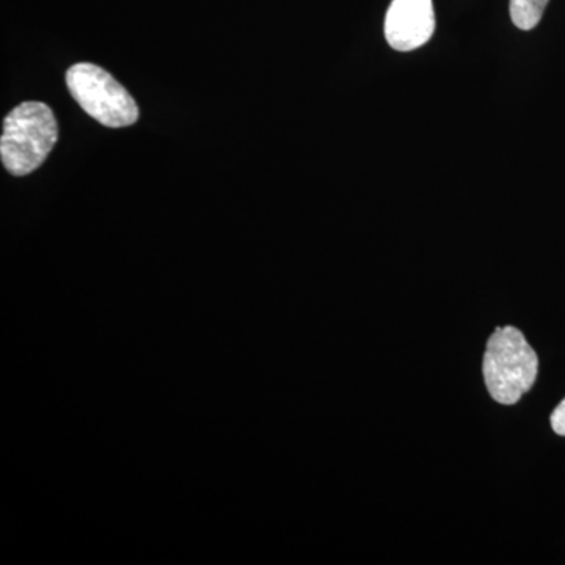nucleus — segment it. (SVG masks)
Masks as SVG:
<instances>
[{
    "label": "nucleus",
    "mask_w": 565,
    "mask_h": 565,
    "mask_svg": "<svg viewBox=\"0 0 565 565\" xmlns=\"http://www.w3.org/2000/svg\"><path fill=\"white\" fill-rule=\"evenodd\" d=\"M57 140V118L51 107L44 103H22L3 120L0 159L7 172L25 177L46 161Z\"/></svg>",
    "instance_id": "1"
},
{
    "label": "nucleus",
    "mask_w": 565,
    "mask_h": 565,
    "mask_svg": "<svg viewBox=\"0 0 565 565\" xmlns=\"http://www.w3.org/2000/svg\"><path fill=\"white\" fill-rule=\"evenodd\" d=\"M537 371V353L525 334L512 326L494 330L487 343L482 373L487 390L497 403H519L533 388Z\"/></svg>",
    "instance_id": "2"
},
{
    "label": "nucleus",
    "mask_w": 565,
    "mask_h": 565,
    "mask_svg": "<svg viewBox=\"0 0 565 565\" xmlns=\"http://www.w3.org/2000/svg\"><path fill=\"white\" fill-rule=\"evenodd\" d=\"M66 85L74 102L107 128H126L139 120L132 96L102 66L76 63L66 71Z\"/></svg>",
    "instance_id": "3"
},
{
    "label": "nucleus",
    "mask_w": 565,
    "mask_h": 565,
    "mask_svg": "<svg viewBox=\"0 0 565 565\" xmlns=\"http://www.w3.org/2000/svg\"><path fill=\"white\" fill-rule=\"evenodd\" d=\"M435 32L433 0H393L385 18V36L399 52L418 50Z\"/></svg>",
    "instance_id": "4"
},
{
    "label": "nucleus",
    "mask_w": 565,
    "mask_h": 565,
    "mask_svg": "<svg viewBox=\"0 0 565 565\" xmlns=\"http://www.w3.org/2000/svg\"><path fill=\"white\" fill-rule=\"evenodd\" d=\"M548 2L550 0H511L509 11L512 22L522 31H533L544 17Z\"/></svg>",
    "instance_id": "5"
},
{
    "label": "nucleus",
    "mask_w": 565,
    "mask_h": 565,
    "mask_svg": "<svg viewBox=\"0 0 565 565\" xmlns=\"http://www.w3.org/2000/svg\"><path fill=\"white\" fill-rule=\"evenodd\" d=\"M552 427L557 435H564L565 437V399L557 405L552 414Z\"/></svg>",
    "instance_id": "6"
}]
</instances>
